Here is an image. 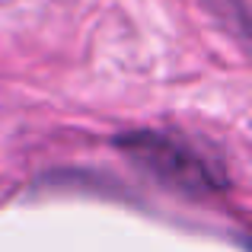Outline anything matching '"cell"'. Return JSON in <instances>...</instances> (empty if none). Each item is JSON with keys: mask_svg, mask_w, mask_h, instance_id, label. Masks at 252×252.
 <instances>
[{"mask_svg": "<svg viewBox=\"0 0 252 252\" xmlns=\"http://www.w3.org/2000/svg\"><path fill=\"white\" fill-rule=\"evenodd\" d=\"M122 147L134 157L147 172H154L157 179H163L172 189L185 191L195 198H208L214 191L227 189V176L211 157H204L198 147L185 144L182 137L172 134H131L122 137Z\"/></svg>", "mask_w": 252, "mask_h": 252, "instance_id": "cell-1", "label": "cell"}]
</instances>
